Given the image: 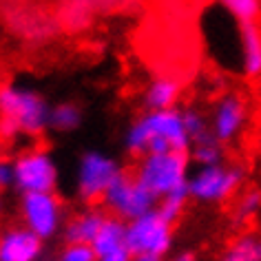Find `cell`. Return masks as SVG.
<instances>
[{"label": "cell", "mask_w": 261, "mask_h": 261, "mask_svg": "<svg viewBox=\"0 0 261 261\" xmlns=\"http://www.w3.org/2000/svg\"><path fill=\"white\" fill-rule=\"evenodd\" d=\"M179 95H181V82L177 77L158 75L144 89V107L146 111L177 109L175 104L179 102Z\"/></svg>", "instance_id": "obj_13"}, {"label": "cell", "mask_w": 261, "mask_h": 261, "mask_svg": "<svg viewBox=\"0 0 261 261\" xmlns=\"http://www.w3.org/2000/svg\"><path fill=\"white\" fill-rule=\"evenodd\" d=\"M3 213H5V193L0 191V215H3Z\"/></svg>", "instance_id": "obj_27"}, {"label": "cell", "mask_w": 261, "mask_h": 261, "mask_svg": "<svg viewBox=\"0 0 261 261\" xmlns=\"http://www.w3.org/2000/svg\"><path fill=\"white\" fill-rule=\"evenodd\" d=\"M244 171L239 166H197L188 177V197L199 204H221L239 191Z\"/></svg>", "instance_id": "obj_4"}, {"label": "cell", "mask_w": 261, "mask_h": 261, "mask_svg": "<svg viewBox=\"0 0 261 261\" xmlns=\"http://www.w3.org/2000/svg\"><path fill=\"white\" fill-rule=\"evenodd\" d=\"M122 175L120 162L102 151H87L77 162L75 191L82 201H102L111 184Z\"/></svg>", "instance_id": "obj_5"}, {"label": "cell", "mask_w": 261, "mask_h": 261, "mask_svg": "<svg viewBox=\"0 0 261 261\" xmlns=\"http://www.w3.org/2000/svg\"><path fill=\"white\" fill-rule=\"evenodd\" d=\"M261 213V193L250 188V191H244L237 197V204H234L232 217L237 224H246V221L254 219Z\"/></svg>", "instance_id": "obj_20"}, {"label": "cell", "mask_w": 261, "mask_h": 261, "mask_svg": "<svg viewBox=\"0 0 261 261\" xmlns=\"http://www.w3.org/2000/svg\"><path fill=\"white\" fill-rule=\"evenodd\" d=\"M133 175H135V179L160 201L173 193L188 191L191 155L188 153L144 155V158L138 160Z\"/></svg>", "instance_id": "obj_3"}, {"label": "cell", "mask_w": 261, "mask_h": 261, "mask_svg": "<svg viewBox=\"0 0 261 261\" xmlns=\"http://www.w3.org/2000/svg\"><path fill=\"white\" fill-rule=\"evenodd\" d=\"M186 201H188V191L173 193V195H168V197L158 201V211L162 213V217L164 219H168L171 224H175V221L181 217V213H184Z\"/></svg>", "instance_id": "obj_21"}, {"label": "cell", "mask_w": 261, "mask_h": 261, "mask_svg": "<svg viewBox=\"0 0 261 261\" xmlns=\"http://www.w3.org/2000/svg\"><path fill=\"white\" fill-rule=\"evenodd\" d=\"M84 113L80 109V104L75 102H58L51 107V115H49V128L58 130V133H73L82 126Z\"/></svg>", "instance_id": "obj_16"}, {"label": "cell", "mask_w": 261, "mask_h": 261, "mask_svg": "<svg viewBox=\"0 0 261 261\" xmlns=\"http://www.w3.org/2000/svg\"><path fill=\"white\" fill-rule=\"evenodd\" d=\"M60 261H97L91 244H67L60 252Z\"/></svg>", "instance_id": "obj_23"}, {"label": "cell", "mask_w": 261, "mask_h": 261, "mask_svg": "<svg viewBox=\"0 0 261 261\" xmlns=\"http://www.w3.org/2000/svg\"><path fill=\"white\" fill-rule=\"evenodd\" d=\"M217 3L239 24H254L261 14V0H217Z\"/></svg>", "instance_id": "obj_19"}, {"label": "cell", "mask_w": 261, "mask_h": 261, "mask_svg": "<svg viewBox=\"0 0 261 261\" xmlns=\"http://www.w3.org/2000/svg\"><path fill=\"white\" fill-rule=\"evenodd\" d=\"M97 261H133V252L126 244V221L107 215L104 224L93 239Z\"/></svg>", "instance_id": "obj_12"}, {"label": "cell", "mask_w": 261, "mask_h": 261, "mask_svg": "<svg viewBox=\"0 0 261 261\" xmlns=\"http://www.w3.org/2000/svg\"><path fill=\"white\" fill-rule=\"evenodd\" d=\"M181 113H184V124H186L188 135H191V142L211 133V122H208L197 109H186V111H181Z\"/></svg>", "instance_id": "obj_22"}, {"label": "cell", "mask_w": 261, "mask_h": 261, "mask_svg": "<svg viewBox=\"0 0 261 261\" xmlns=\"http://www.w3.org/2000/svg\"><path fill=\"white\" fill-rule=\"evenodd\" d=\"M191 135L184 124V113L179 109L146 111L126 128L124 148L128 155L144 158L160 153H188Z\"/></svg>", "instance_id": "obj_1"}, {"label": "cell", "mask_w": 261, "mask_h": 261, "mask_svg": "<svg viewBox=\"0 0 261 261\" xmlns=\"http://www.w3.org/2000/svg\"><path fill=\"white\" fill-rule=\"evenodd\" d=\"M126 244L133 254H160L166 257L173 248V224L155 211L126 224Z\"/></svg>", "instance_id": "obj_7"}, {"label": "cell", "mask_w": 261, "mask_h": 261, "mask_svg": "<svg viewBox=\"0 0 261 261\" xmlns=\"http://www.w3.org/2000/svg\"><path fill=\"white\" fill-rule=\"evenodd\" d=\"M166 261H197V257H195V252H191V250H179V252H175L173 257H168Z\"/></svg>", "instance_id": "obj_25"}, {"label": "cell", "mask_w": 261, "mask_h": 261, "mask_svg": "<svg viewBox=\"0 0 261 261\" xmlns=\"http://www.w3.org/2000/svg\"><path fill=\"white\" fill-rule=\"evenodd\" d=\"M49 115L51 104L34 87L16 82L0 87V138H38L49 128Z\"/></svg>", "instance_id": "obj_2"}, {"label": "cell", "mask_w": 261, "mask_h": 261, "mask_svg": "<svg viewBox=\"0 0 261 261\" xmlns=\"http://www.w3.org/2000/svg\"><path fill=\"white\" fill-rule=\"evenodd\" d=\"M133 261H166L160 254H133Z\"/></svg>", "instance_id": "obj_26"}, {"label": "cell", "mask_w": 261, "mask_h": 261, "mask_svg": "<svg viewBox=\"0 0 261 261\" xmlns=\"http://www.w3.org/2000/svg\"><path fill=\"white\" fill-rule=\"evenodd\" d=\"M246 122H248V107L244 97L237 93H226L219 97V102L213 109L211 133L221 144H228L244 130Z\"/></svg>", "instance_id": "obj_10"}, {"label": "cell", "mask_w": 261, "mask_h": 261, "mask_svg": "<svg viewBox=\"0 0 261 261\" xmlns=\"http://www.w3.org/2000/svg\"><path fill=\"white\" fill-rule=\"evenodd\" d=\"M22 226L42 241L56 237L64 226V208L56 193H27L20 197Z\"/></svg>", "instance_id": "obj_9"}, {"label": "cell", "mask_w": 261, "mask_h": 261, "mask_svg": "<svg viewBox=\"0 0 261 261\" xmlns=\"http://www.w3.org/2000/svg\"><path fill=\"white\" fill-rule=\"evenodd\" d=\"M241 71L248 77L261 75V29L259 24H239Z\"/></svg>", "instance_id": "obj_15"}, {"label": "cell", "mask_w": 261, "mask_h": 261, "mask_svg": "<svg viewBox=\"0 0 261 261\" xmlns=\"http://www.w3.org/2000/svg\"><path fill=\"white\" fill-rule=\"evenodd\" d=\"M188 155L197 166H215L221 164V160H224V144L213 133H208L193 142Z\"/></svg>", "instance_id": "obj_18"}, {"label": "cell", "mask_w": 261, "mask_h": 261, "mask_svg": "<svg viewBox=\"0 0 261 261\" xmlns=\"http://www.w3.org/2000/svg\"><path fill=\"white\" fill-rule=\"evenodd\" d=\"M102 204L109 211V215H113V217L128 224V221L155 211L158 208V199L135 179L133 173L122 171V175L111 184L107 195H104Z\"/></svg>", "instance_id": "obj_6"}, {"label": "cell", "mask_w": 261, "mask_h": 261, "mask_svg": "<svg viewBox=\"0 0 261 261\" xmlns=\"http://www.w3.org/2000/svg\"><path fill=\"white\" fill-rule=\"evenodd\" d=\"M16 186V166L14 160L0 158V191H7V188Z\"/></svg>", "instance_id": "obj_24"}, {"label": "cell", "mask_w": 261, "mask_h": 261, "mask_svg": "<svg viewBox=\"0 0 261 261\" xmlns=\"http://www.w3.org/2000/svg\"><path fill=\"white\" fill-rule=\"evenodd\" d=\"M44 241L27 226H11L0 232V261H40Z\"/></svg>", "instance_id": "obj_11"}, {"label": "cell", "mask_w": 261, "mask_h": 261, "mask_svg": "<svg viewBox=\"0 0 261 261\" xmlns=\"http://www.w3.org/2000/svg\"><path fill=\"white\" fill-rule=\"evenodd\" d=\"M58 261H60V259H58Z\"/></svg>", "instance_id": "obj_28"}, {"label": "cell", "mask_w": 261, "mask_h": 261, "mask_svg": "<svg viewBox=\"0 0 261 261\" xmlns=\"http://www.w3.org/2000/svg\"><path fill=\"white\" fill-rule=\"evenodd\" d=\"M16 166V191L27 193H56L58 164L44 148H27L14 160Z\"/></svg>", "instance_id": "obj_8"}, {"label": "cell", "mask_w": 261, "mask_h": 261, "mask_svg": "<svg viewBox=\"0 0 261 261\" xmlns=\"http://www.w3.org/2000/svg\"><path fill=\"white\" fill-rule=\"evenodd\" d=\"M104 219H107V215L97 211V208H87V211L73 215L69 219V224L64 226L67 244H93Z\"/></svg>", "instance_id": "obj_14"}, {"label": "cell", "mask_w": 261, "mask_h": 261, "mask_svg": "<svg viewBox=\"0 0 261 261\" xmlns=\"http://www.w3.org/2000/svg\"><path fill=\"white\" fill-rule=\"evenodd\" d=\"M219 261H261V237L246 232L224 250Z\"/></svg>", "instance_id": "obj_17"}]
</instances>
